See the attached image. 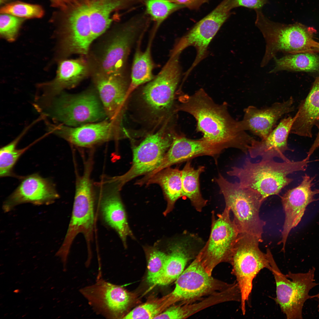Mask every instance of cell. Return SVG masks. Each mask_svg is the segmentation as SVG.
Returning <instances> with one entry per match:
<instances>
[{"label":"cell","mask_w":319,"mask_h":319,"mask_svg":"<svg viewBox=\"0 0 319 319\" xmlns=\"http://www.w3.org/2000/svg\"><path fill=\"white\" fill-rule=\"evenodd\" d=\"M179 55L170 56L158 75L142 89L140 98L143 105L157 119L164 117L172 108L181 77Z\"/></svg>","instance_id":"cell-10"},{"label":"cell","mask_w":319,"mask_h":319,"mask_svg":"<svg viewBox=\"0 0 319 319\" xmlns=\"http://www.w3.org/2000/svg\"><path fill=\"white\" fill-rule=\"evenodd\" d=\"M229 284L210 275L203 266L198 254L175 281V287L170 294L173 303H188L206 295L226 289Z\"/></svg>","instance_id":"cell-15"},{"label":"cell","mask_w":319,"mask_h":319,"mask_svg":"<svg viewBox=\"0 0 319 319\" xmlns=\"http://www.w3.org/2000/svg\"><path fill=\"white\" fill-rule=\"evenodd\" d=\"M239 298L237 288L232 285L224 290L209 295L198 302L184 303L169 308L159 315L161 319H183L209 306L224 302L237 301Z\"/></svg>","instance_id":"cell-28"},{"label":"cell","mask_w":319,"mask_h":319,"mask_svg":"<svg viewBox=\"0 0 319 319\" xmlns=\"http://www.w3.org/2000/svg\"><path fill=\"white\" fill-rule=\"evenodd\" d=\"M215 182L224 198L226 206L234 215L233 220L240 234H247L262 239L266 222L261 219L259 212L264 200L255 190L242 186L239 183L230 182L220 174Z\"/></svg>","instance_id":"cell-5"},{"label":"cell","mask_w":319,"mask_h":319,"mask_svg":"<svg viewBox=\"0 0 319 319\" xmlns=\"http://www.w3.org/2000/svg\"><path fill=\"white\" fill-rule=\"evenodd\" d=\"M310 162L305 158L282 162H276L273 159H262L259 162L254 163L247 158L242 167H233L227 173L238 178L242 186L258 193L265 201L269 196L278 195L293 180L288 175L305 170Z\"/></svg>","instance_id":"cell-3"},{"label":"cell","mask_w":319,"mask_h":319,"mask_svg":"<svg viewBox=\"0 0 319 319\" xmlns=\"http://www.w3.org/2000/svg\"><path fill=\"white\" fill-rule=\"evenodd\" d=\"M48 132L58 136L77 147L90 148L123 137V130L119 123L109 121L71 127L45 121Z\"/></svg>","instance_id":"cell-16"},{"label":"cell","mask_w":319,"mask_h":319,"mask_svg":"<svg viewBox=\"0 0 319 319\" xmlns=\"http://www.w3.org/2000/svg\"><path fill=\"white\" fill-rule=\"evenodd\" d=\"M296 114L290 132L300 136L312 137L313 128L319 118V76Z\"/></svg>","instance_id":"cell-27"},{"label":"cell","mask_w":319,"mask_h":319,"mask_svg":"<svg viewBox=\"0 0 319 319\" xmlns=\"http://www.w3.org/2000/svg\"><path fill=\"white\" fill-rule=\"evenodd\" d=\"M268 0H233L234 8L242 6L253 9H261Z\"/></svg>","instance_id":"cell-40"},{"label":"cell","mask_w":319,"mask_h":319,"mask_svg":"<svg viewBox=\"0 0 319 319\" xmlns=\"http://www.w3.org/2000/svg\"><path fill=\"white\" fill-rule=\"evenodd\" d=\"M59 198V195L51 181L34 174L24 178L4 202L2 209L6 212L24 203L48 205L53 203Z\"/></svg>","instance_id":"cell-21"},{"label":"cell","mask_w":319,"mask_h":319,"mask_svg":"<svg viewBox=\"0 0 319 319\" xmlns=\"http://www.w3.org/2000/svg\"><path fill=\"white\" fill-rule=\"evenodd\" d=\"M205 170L204 166L195 169L188 160L182 171V196L188 198L192 206L198 212L201 211L207 204V200L201 194L199 182L201 173Z\"/></svg>","instance_id":"cell-31"},{"label":"cell","mask_w":319,"mask_h":319,"mask_svg":"<svg viewBox=\"0 0 319 319\" xmlns=\"http://www.w3.org/2000/svg\"><path fill=\"white\" fill-rule=\"evenodd\" d=\"M147 13L156 24L157 28L167 17L183 7L169 0H145Z\"/></svg>","instance_id":"cell-36"},{"label":"cell","mask_w":319,"mask_h":319,"mask_svg":"<svg viewBox=\"0 0 319 319\" xmlns=\"http://www.w3.org/2000/svg\"><path fill=\"white\" fill-rule=\"evenodd\" d=\"M224 149L213 145L203 138L192 139L177 134L158 166L151 172L154 175L171 165L203 155L217 157Z\"/></svg>","instance_id":"cell-23"},{"label":"cell","mask_w":319,"mask_h":319,"mask_svg":"<svg viewBox=\"0 0 319 319\" xmlns=\"http://www.w3.org/2000/svg\"><path fill=\"white\" fill-rule=\"evenodd\" d=\"M266 43L264 57L270 60L279 52L290 54L319 52V43L310 29L298 24L287 25L263 19L259 26Z\"/></svg>","instance_id":"cell-8"},{"label":"cell","mask_w":319,"mask_h":319,"mask_svg":"<svg viewBox=\"0 0 319 319\" xmlns=\"http://www.w3.org/2000/svg\"><path fill=\"white\" fill-rule=\"evenodd\" d=\"M271 271L276 284V301L288 319L302 318L304 303L310 298V291L319 284L315 280V269L310 268L305 273H282L272 254L270 257Z\"/></svg>","instance_id":"cell-9"},{"label":"cell","mask_w":319,"mask_h":319,"mask_svg":"<svg viewBox=\"0 0 319 319\" xmlns=\"http://www.w3.org/2000/svg\"><path fill=\"white\" fill-rule=\"evenodd\" d=\"M0 13L25 19L41 18L43 16L44 12L39 5L16 1L3 6L1 8Z\"/></svg>","instance_id":"cell-37"},{"label":"cell","mask_w":319,"mask_h":319,"mask_svg":"<svg viewBox=\"0 0 319 319\" xmlns=\"http://www.w3.org/2000/svg\"><path fill=\"white\" fill-rule=\"evenodd\" d=\"M263 241L253 236L240 234L233 249L229 263L232 267L241 294L242 313H245L246 304L253 288V281L258 273L266 268L271 271L270 257L272 254L267 248L266 253L259 248Z\"/></svg>","instance_id":"cell-6"},{"label":"cell","mask_w":319,"mask_h":319,"mask_svg":"<svg viewBox=\"0 0 319 319\" xmlns=\"http://www.w3.org/2000/svg\"><path fill=\"white\" fill-rule=\"evenodd\" d=\"M157 184L161 187L167 201L165 215L173 209L176 201L182 196V171L169 167L149 178L141 185Z\"/></svg>","instance_id":"cell-30"},{"label":"cell","mask_w":319,"mask_h":319,"mask_svg":"<svg viewBox=\"0 0 319 319\" xmlns=\"http://www.w3.org/2000/svg\"><path fill=\"white\" fill-rule=\"evenodd\" d=\"M95 87L109 120L119 123L128 98L130 83L124 73L108 76L92 74Z\"/></svg>","instance_id":"cell-19"},{"label":"cell","mask_w":319,"mask_h":319,"mask_svg":"<svg viewBox=\"0 0 319 319\" xmlns=\"http://www.w3.org/2000/svg\"><path fill=\"white\" fill-rule=\"evenodd\" d=\"M293 98L291 97L264 108L251 105L248 107L244 109L243 117L240 121L243 129L250 131L261 139H265L283 115L293 111Z\"/></svg>","instance_id":"cell-22"},{"label":"cell","mask_w":319,"mask_h":319,"mask_svg":"<svg viewBox=\"0 0 319 319\" xmlns=\"http://www.w3.org/2000/svg\"><path fill=\"white\" fill-rule=\"evenodd\" d=\"M78 0H50L52 6L59 8L62 10L64 9L77 2Z\"/></svg>","instance_id":"cell-42"},{"label":"cell","mask_w":319,"mask_h":319,"mask_svg":"<svg viewBox=\"0 0 319 319\" xmlns=\"http://www.w3.org/2000/svg\"><path fill=\"white\" fill-rule=\"evenodd\" d=\"M315 176L306 174L302 177V180L296 187L287 191L281 196L285 213V218L282 238L278 244H282L281 250L285 251L287 237L292 229L296 227L301 220L306 207L311 203L319 200L315 196L319 194V189L313 190Z\"/></svg>","instance_id":"cell-18"},{"label":"cell","mask_w":319,"mask_h":319,"mask_svg":"<svg viewBox=\"0 0 319 319\" xmlns=\"http://www.w3.org/2000/svg\"><path fill=\"white\" fill-rule=\"evenodd\" d=\"M173 304L169 295L158 300H151L134 308L123 319H154L167 306Z\"/></svg>","instance_id":"cell-35"},{"label":"cell","mask_w":319,"mask_h":319,"mask_svg":"<svg viewBox=\"0 0 319 319\" xmlns=\"http://www.w3.org/2000/svg\"><path fill=\"white\" fill-rule=\"evenodd\" d=\"M112 178H113V177H112ZM114 181H115V180H114Z\"/></svg>","instance_id":"cell-45"},{"label":"cell","mask_w":319,"mask_h":319,"mask_svg":"<svg viewBox=\"0 0 319 319\" xmlns=\"http://www.w3.org/2000/svg\"><path fill=\"white\" fill-rule=\"evenodd\" d=\"M165 126L157 132L147 136L133 149L132 164L123 175L113 177L122 188L127 182L155 170L161 163L176 135Z\"/></svg>","instance_id":"cell-12"},{"label":"cell","mask_w":319,"mask_h":319,"mask_svg":"<svg viewBox=\"0 0 319 319\" xmlns=\"http://www.w3.org/2000/svg\"><path fill=\"white\" fill-rule=\"evenodd\" d=\"M319 147V130L317 136L312 146L307 153V157L305 158L309 160L310 157L315 150Z\"/></svg>","instance_id":"cell-43"},{"label":"cell","mask_w":319,"mask_h":319,"mask_svg":"<svg viewBox=\"0 0 319 319\" xmlns=\"http://www.w3.org/2000/svg\"><path fill=\"white\" fill-rule=\"evenodd\" d=\"M95 283L81 288L80 293L97 314L107 318H121L130 303L129 293L123 287L98 277Z\"/></svg>","instance_id":"cell-17"},{"label":"cell","mask_w":319,"mask_h":319,"mask_svg":"<svg viewBox=\"0 0 319 319\" xmlns=\"http://www.w3.org/2000/svg\"><path fill=\"white\" fill-rule=\"evenodd\" d=\"M61 19V49L65 55H87L93 42L86 0H78L63 10Z\"/></svg>","instance_id":"cell-13"},{"label":"cell","mask_w":319,"mask_h":319,"mask_svg":"<svg viewBox=\"0 0 319 319\" xmlns=\"http://www.w3.org/2000/svg\"><path fill=\"white\" fill-rule=\"evenodd\" d=\"M152 37L144 51L136 50L131 69V81L128 89V97L130 93L140 85L152 80L155 77L152 73L154 65L151 55Z\"/></svg>","instance_id":"cell-32"},{"label":"cell","mask_w":319,"mask_h":319,"mask_svg":"<svg viewBox=\"0 0 319 319\" xmlns=\"http://www.w3.org/2000/svg\"><path fill=\"white\" fill-rule=\"evenodd\" d=\"M275 66L270 73L283 70L314 72L319 71V56L314 53H304L273 58Z\"/></svg>","instance_id":"cell-33"},{"label":"cell","mask_w":319,"mask_h":319,"mask_svg":"<svg viewBox=\"0 0 319 319\" xmlns=\"http://www.w3.org/2000/svg\"><path fill=\"white\" fill-rule=\"evenodd\" d=\"M92 168L84 166L82 175L77 177L72 215L64 241L57 252L61 258H68L72 243L76 236L82 233L86 240L88 254H92L95 222V193L90 176Z\"/></svg>","instance_id":"cell-7"},{"label":"cell","mask_w":319,"mask_h":319,"mask_svg":"<svg viewBox=\"0 0 319 319\" xmlns=\"http://www.w3.org/2000/svg\"><path fill=\"white\" fill-rule=\"evenodd\" d=\"M190 9H196L206 2L208 0H169Z\"/></svg>","instance_id":"cell-41"},{"label":"cell","mask_w":319,"mask_h":319,"mask_svg":"<svg viewBox=\"0 0 319 319\" xmlns=\"http://www.w3.org/2000/svg\"><path fill=\"white\" fill-rule=\"evenodd\" d=\"M146 249L148 255L147 279L149 284L153 285L162 272L167 255L155 248Z\"/></svg>","instance_id":"cell-38"},{"label":"cell","mask_w":319,"mask_h":319,"mask_svg":"<svg viewBox=\"0 0 319 319\" xmlns=\"http://www.w3.org/2000/svg\"><path fill=\"white\" fill-rule=\"evenodd\" d=\"M296 117L295 115L282 119L265 139L260 141L254 139L248 148L250 157L254 158L260 156L266 159L277 157L284 161H290L284 153L287 151H293L289 148L287 140Z\"/></svg>","instance_id":"cell-25"},{"label":"cell","mask_w":319,"mask_h":319,"mask_svg":"<svg viewBox=\"0 0 319 319\" xmlns=\"http://www.w3.org/2000/svg\"><path fill=\"white\" fill-rule=\"evenodd\" d=\"M313 298H316L318 299V307H319V293H318L317 294H316L315 295H313Z\"/></svg>","instance_id":"cell-44"},{"label":"cell","mask_w":319,"mask_h":319,"mask_svg":"<svg viewBox=\"0 0 319 319\" xmlns=\"http://www.w3.org/2000/svg\"><path fill=\"white\" fill-rule=\"evenodd\" d=\"M100 210L104 221L119 235L126 246L128 236L133 237L127 221L126 212L120 196L121 189L111 178L98 184Z\"/></svg>","instance_id":"cell-20"},{"label":"cell","mask_w":319,"mask_h":319,"mask_svg":"<svg viewBox=\"0 0 319 319\" xmlns=\"http://www.w3.org/2000/svg\"><path fill=\"white\" fill-rule=\"evenodd\" d=\"M24 19L6 14L0 17V32L1 36L9 41H14Z\"/></svg>","instance_id":"cell-39"},{"label":"cell","mask_w":319,"mask_h":319,"mask_svg":"<svg viewBox=\"0 0 319 319\" xmlns=\"http://www.w3.org/2000/svg\"><path fill=\"white\" fill-rule=\"evenodd\" d=\"M34 124L33 122L25 128L15 139L0 149V175L1 177L12 176L13 168L20 157L29 148L18 149L17 146L22 138Z\"/></svg>","instance_id":"cell-34"},{"label":"cell","mask_w":319,"mask_h":319,"mask_svg":"<svg viewBox=\"0 0 319 319\" xmlns=\"http://www.w3.org/2000/svg\"><path fill=\"white\" fill-rule=\"evenodd\" d=\"M196 238L191 234L170 244L169 253L162 272L152 285L165 286L176 280L193 258Z\"/></svg>","instance_id":"cell-26"},{"label":"cell","mask_w":319,"mask_h":319,"mask_svg":"<svg viewBox=\"0 0 319 319\" xmlns=\"http://www.w3.org/2000/svg\"><path fill=\"white\" fill-rule=\"evenodd\" d=\"M130 0H87L93 41L102 35L113 20L111 15L124 7Z\"/></svg>","instance_id":"cell-29"},{"label":"cell","mask_w":319,"mask_h":319,"mask_svg":"<svg viewBox=\"0 0 319 319\" xmlns=\"http://www.w3.org/2000/svg\"><path fill=\"white\" fill-rule=\"evenodd\" d=\"M230 209L225 206L223 212L215 218L212 211L211 230L205 245L198 253L202 264L211 275L214 268L219 263L229 262L234 245L240 233L231 219Z\"/></svg>","instance_id":"cell-11"},{"label":"cell","mask_w":319,"mask_h":319,"mask_svg":"<svg viewBox=\"0 0 319 319\" xmlns=\"http://www.w3.org/2000/svg\"><path fill=\"white\" fill-rule=\"evenodd\" d=\"M232 0H223L213 11L198 22L176 43L171 54H180L186 48L195 47L196 58L187 71L189 74L205 57L208 46L234 8Z\"/></svg>","instance_id":"cell-14"},{"label":"cell","mask_w":319,"mask_h":319,"mask_svg":"<svg viewBox=\"0 0 319 319\" xmlns=\"http://www.w3.org/2000/svg\"><path fill=\"white\" fill-rule=\"evenodd\" d=\"M34 105L44 118L71 127L100 121L107 116L96 91L92 89L78 94L63 91L52 96L38 97Z\"/></svg>","instance_id":"cell-2"},{"label":"cell","mask_w":319,"mask_h":319,"mask_svg":"<svg viewBox=\"0 0 319 319\" xmlns=\"http://www.w3.org/2000/svg\"><path fill=\"white\" fill-rule=\"evenodd\" d=\"M141 17L132 19L108 35L89 59L92 74L111 76L124 73L132 46L146 23Z\"/></svg>","instance_id":"cell-4"},{"label":"cell","mask_w":319,"mask_h":319,"mask_svg":"<svg viewBox=\"0 0 319 319\" xmlns=\"http://www.w3.org/2000/svg\"><path fill=\"white\" fill-rule=\"evenodd\" d=\"M92 73L88 60L82 58L62 60L58 64L55 78L41 85L40 92L36 96L50 97L73 88Z\"/></svg>","instance_id":"cell-24"},{"label":"cell","mask_w":319,"mask_h":319,"mask_svg":"<svg viewBox=\"0 0 319 319\" xmlns=\"http://www.w3.org/2000/svg\"><path fill=\"white\" fill-rule=\"evenodd\" d=\"M179 100L176 111L193 116L196 121V130L207 141L224 149L235 148L248 153L254 139L244 130L241 121L232 117L226 103H216L202 88L192 95H182Z\"/></svg>","instance_id":"cell-1"}]
</instances>
